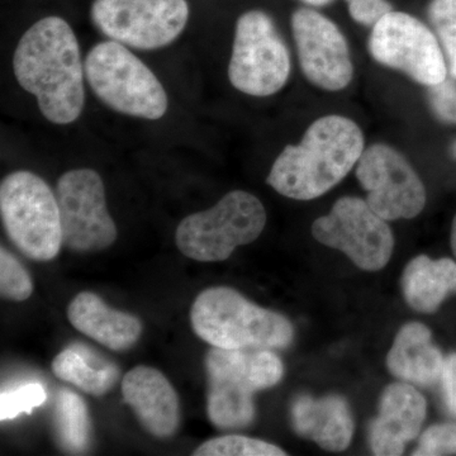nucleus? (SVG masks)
<instances>
[{"label": "nucleus", "instance_id": "obj_4", "mask_svg": "<svg viewBox=\"0 0 456 456\" xmlns=\"http://www.w3.org/2000/svg\"><path fill=\"white\" fill-rule=\"evenodd\" d=\"M198 338L220 349H285L292 344L290 321L228 287L203 290L191 308Z\"/></svg>", "mask_w": 456, "mask_h": 456}, {"label": "nucleus", "instance_id": "obj_10", "mask_svg": "<svg viewBox=\"0 0 456 456\" xmlns=\"http://www.w3.org/2000/svg\"><path fill=\"white\" fill-rule=\"evenodd\" d=\"M92 20L112 41L155 50L167 46L184 31L189 4L187 0H94Z\"/></svg>", "mask_w": 456, "mask_h": 456}, {"label": "nucleus", "instance_id": "obj_15", "mask_svg": "<svg viewBox=\"0 0 456 456\" xmlns=\"http://www.w3.org/2000/svg\"><path fill=\"white\" fill-rule=\"evenodd\" d=\"M428 412L424 395L410 383H393L384 389L379 415L369 428V443L375 455L403 454L406 444L419 436Z\"/></svg>", "mask_w": 456, "mask_h": 456}, {"label": "nucleus", "instance_id": "obj_21", "mask_svg": "<svg viewBox=\"0 0 456 456\" xmlns=\"http://www.w3.org/2000/svg\"><path fill=\"white\" fill-rule=\"evenodd\" d=\"M53 371L64 382L93 397L107 395L121 378V370L113 362L99 360L89 347L74 344L53 359Z\"/></svg>", "mask_w": 456, "mask_h": 456}, {"label": "nucleus", "instance_id": "obj_29", "mask_svg": "<svg viewBox=\"0 0 456 456\" xmlns=\"http://www.w3.org/2000/svg\"><path fill=\"white\" fill-rule=\"evenodd\" d=\"M349 13L360 25L373 27L378 20L393 11L388 0H345Z\"/></svg>", "mask_w": 456, "mask_h": 456}, {"label": "nucleus", "instance_id": "obj_31", "mask_svg": "<svg viewBox=\"0 0 456 456\" xmlns=\"http://www.w3.org/2000/svg\"><path fill=\"white\" fill-rule=\"evenodd\" d=\"M305 4L312 5V7H325V5L331 4L335 0H302Z\"/></svg>", "mask_w": 456, "mask_h": 456}, {"label": "nucleus", "instance_id": "obj_30", "mask_svg": "<svg viewBox=\"0 0 456 456\" xmlns=\"http://www.w3.org/2000/svg\"><path fill=\"white\" fill-rule=\"evenodd\" d=\"M441 384H443L445 406L448 408L450 415L456 419V353L445 359Z\"/></svg>", "mask_w": 456, "mask_h": 456}, {"label": "nucleus", "instance_id": "obj_22", "mask_svg": "<svg viewBox=\"0 0 456 456\" xmlns=\"http://www.w3.org/2000/svg\"><path fill=\"white\" fill-rule=\"evenodd\" d=\"M57 439L66 452L82 454L88 449L92 422L86 402L70 389H61L55 407Z\"/></svg>", "mask_w": 456, "mask_h": 456}, {"label": "nucleus", "instance_id": "obj_25", "mask_svg": "<svg viewBox=\"0 0 456 456\" xmlns=\"http://www.w3.org/2000/svg\"><path fill=\"white\" fill-rule=\"evenodd\" d=\"M33 292L32 279L7 248L0 250V294L9 301L22 302Z\"/></svg>", "mask_w": 456, "mask_h": 456}, {"label": "nucleus", "instance_id": "obj_33", "mask_svg": "<svg viewBox=\"0 0 456 456\" xmlns=\"http://www.w3.org/2000/svg\"><path fill=\"white\" fill-rule=\"evenodd\" d=\"M450 152H452V158H454L456 160V141H454V142H452V145L450 146Z\"/></svg>", "mask_w": 456, "mask_h": 456}, {"label": "nucleus", "instance_id": "obj_1", "mask_svg": "<svg viewBox=\"0 0 456 456\" xmlns=\"http://www.w3.org/2000/svg\"><path fill=\"white\" fill-rule=\"evenodd\" d=\"M14 75L37 98L42 114L56 125L77 121L83 112L84 73L77 36L62 18L38 20L18 42Z\"/></svg>", "mask_w": 456, "mask_h": 456}, {"label": "nucleus", "instance_id": "obj_3", "mask_svg": "<svg viewBox=\"0 0 456 456\" xmlns=\"http://www.w3.org/2000/svg\"><path fill=\"white\" fill-rule=\"evenodd\" d=\"M207 415L216 428L240 430L256 416L254 395L281 382L283 362L270 349L213 347L206 356Z\"/></svg>", "mask_w": 456, "mask_h": 456}, {"label": "nucleus", "instance_id": "obj_11", "mask_svg": "<svg viewBox=\"0 0 456 456\" xmlns=\"http://www.w3.org/2000/svg\"><path fill=\"white\" fill-rule=\"evenodd\" d=\"M312 235L321 244L340 250L365 272L382 270L391 260L395 237L387 221L367 200L340 198L331 212L312 224Z\"/></svg>", "mask_w": 456, "mask_h": 456}, {"label": "nucleus", "instance_id": "obj_26", "mask_svg": "<svg viewBox=\"0 0 456 456\" xmlns=\"http://www.w3.org/2000/svg\"><path fill=\"white\" fill-rule=\"evenodd\" d=\"M47 393L40 383H28L0 395V421L16 419L20 413H31L45 403Z\"/></svg>", "mask_w": 456, "mask_h": 456}, {"label": "nucleus", "instance_id": "obj_23", "mask_svg": "<svg viewBox=\"0 0 456 456\" xmlns=\"http://www.w3.org/2000/svg\"><path fill=\"white\" fill-rule=\"evenodd\" d=\"M428 17L445 56L449 75L456 77V0H431Z\"/></svg>", "mask_w": 456, "mask_h": 456}, {"label": "nucleus", "instance_id": "obj_19", "mask_svg": "<svg viewBox=\"0 0 456 456\" xmlns=\"http://www.w3.org/2000/svg\"><path fill=\"white\" fill-rule=\"evenodd\" d=\"M389 371L402 382L431 387L440 382L445 359L428 326L410 322L399 330L387 356Z\"/></svg>", "mask_w": 456, "mask_h": 456}, {"label": "nucleus", "instance_id": "obj_9", "mask_svg": "<svg viewBox=\"0 0 456 456\" xmlns=\"http://www.w3.org/2000/svg\"><path fill=\"white\" fill-rule=\"evenodd\" d=\"M371 28L369 53L380 65L402 71L428 88L449 77L436 35L416 17L392 11Z\"/></svg>", "mask_w": 456, "mask_h": 456}, {"label": "nucleus", "instance_id": "obj_18", "mask_svg": "<svg viewBox=\"0 0 456 456\" xmlns=\"http://www.w3.org/2000/svg\"><path fill=\"white\" fill-rule=\"evenodd\" d=\"M71 325L112 351L131 349L142 334L140 318L113 310L97 294L82 292L68 307Z\"/></svg>", "mask_w": 456, "mask_h": 456}, {"label": "nucleus", "instance_id": "obj_5", "mask_svg": "<svg viewBox=\"0 0 456 456\" xmlns=\"http://www.w3.org/2000/svg\"><path fill=\"white\" fill-rule=\"evenodd\" d=\"M86 79L106 106L143 119H160L167 110V93L155 74L125 45L107 41L86 56Z\"/></svg>", "mask_w": 456, "mask_h": 456}, {"label": "nucleus", "instance_id": "obj_8", "mask_svg": "<svg viewBox=\"0 0 456 456\" xmlns=\"http://www.w3.org/2000/svg\"><path fill=\"white\" fill-rule=\"evenodd\" d=\"M290 57L274 20L263 11L246 12L236 23L228 77L253 97H269L289 79Z\"/></svg>", "mask_w": 456, "mask_h": 456}, {"label": "nucleus", "instance_id": "obj_28", "mask_svg": "<svg viewBox=\"0 0 456 456\" xmlns=\"http://www.w3.org/2000/svg\"><path fill=\"white\" fill-rule=\"evenodd\" d=\"M428 102L440 122L456 125V77L449 75L444 82L428 86Z\"/></svg>", "mask_w": 456, "mask_h": 456}, {"label": "nucleus", "instance_id": "obj_16", "mask_svg": "<svg viewBox=\"0 0 456 456\" xmlns=\"http://www.w3.org/2000/svg\"><path fill=\"white\" fill-rule=\"evenodd\" d=\"M122 395L140 424L152 436L167 439L178 430V395L158 369L145 365L131 369L123 377Z\"/></svg>", "mask_w": 456, "mask_h": 456}, {"label": "nucleus", "instance_id": "obj_17", "mask_svg": "<svg viewBox=\"0 0 456 456\" xmlns=\"http://www.w3.org/2000/svg\"><path fill=\"white\" fill-rule=\"evenodd\" d=\"M290 416L294 431L299 436L314 441L329 452H344L349 448L354 419L349 403L341 395L322 398L298 395L293 401Z\"/></svg>", "mask_w": 456, "mask_h": 456}, {"label": "nucleus", "instance_id": "obj_7", "mask_svg": "<svg viewBox=\"0 0 456 456\" xmlns=\"http://www.w3.org/2000/svg\"><path fill=\"white\" fill-rule=\"evenodd\" d=\"M0 213L11 241L35 261L55 259L62 246L61 220L53 191L31 171H16L0 185Z\"/></svg>", "mask_w": 456, "mask_h": 456}, {"label": "nucleus", "instance_id": "obj_2", "mask_svg": "<svg viewBox=\"0 0 456 456\" xmlns=\"http://www.w3.org/2000/svg\"><path fill=\"white\" fill-rule=\"evenodd\" d=\"M362 152L364 136L355 122L336 114L321 117L301 143L285 147L278 156L268 184L290 200H316L350 173Z\"/></svg>", "mask_w": 456, "mask_h": 456}, {"label": "nucleus", "instance_id": "obj_20", "mask_svg": "<svg viewBox=\"0 0 456 456\" xmlns=\"http://www.w3.org/2000/svg\"><path fill=\"white\" fill-rule=\"evenodd\" d=\"M402 292L412 310L434 314L456 293V263L448 257L432 260L419 255L407 264L402 275Z\"/></svg>", "mask_w": 456, "mask_h": 456}, {"label": "nucleus", "instance_id": "obj_13", "mask_svg": "<svg viewBox=\"0 0 456 456\" xmlns=\"http://www.w3.org/2000/svg\"><path fill=\"white\" fill-rule=\"evenodd\" d=\"M356 178L367 202L386 221L411 220L424 211L426 189L406 158L391 146L377 143L364 150Z\"/></svg>", "mask_w": 456, "mask_h": 456}, {"label": "nucleus", "instance_id": "obj_14", "mask_svg": "<svg viewBox=\"0 0 456 456\" xmlns=\"http://www.w3.org/2000/svg\"><path fill=\"white\" fill-rule=\"evenodd\" d=\"M292 29L303 74L318 88L338 92L353 79L349 45L335 22L311 8L292 16Z\"/></svg>", "mask_w": 456, "mask_h": 456}, {"label": "nucleus", "instance_id": "obj_24", "mask_svg": "<svg viewBox=\"0 0 456 456\" xmlns=\"http://www.w3.org/2000/svg\"><path fill=\"white\" fill-rule=\"evenodd\" d=\"M194 456H284L287 452L266 441L226 435L206 441L193 452Z\"/></svg>", "mask_w": 456, "mask_h": 456}, {"label": "nucleus", "instance_id": "obj_27", "mask_svg": "<svg viewBox=\"0 0 456 456\" xmlns=\"http://www.w3.org/2000/svg\"><path fill=\"white\" fill-rule=\"evenodd\" d=\"M456 454V424L431 426L419 437L413 455L437 456Z\"/></svg>", "mask_w": 456, "mask_h": 456}, {"label": "nucleus", "instance_id": "obj_6", "mask_svg": "<svg viewBox=\"0 0 456 456\" xmlns=\"http://www.w3.org/2000/svg\"><path fill=\"white\" fill-rule=\"evenodd\" d=\"M265 224L263 203L248 191H233L212 208L180 222L175 242L189 259L217 263L227 260L239 246L254 242Z\"/></svg>", "mask_w": 456, "mask_h": 456}, {"label": "nucleus", "instance_id": "obj_32", "mask_svg": "<svg viewBox=\"0 0 456 456\" xmlns=\"http://www.w3.org/2000/svg\"><path fill=\"white\" fill-rule=\"evenodd\" d=\"M452 253H454L456 256V215L454 217V221H452Z\"/></svg>", "mask_w": 456, "mask_h": 456}, {"label": "nucleus", "instance_id": "obj_12", "mask_svg": "<svg viewBox=\"0 0 456 456\" xmlns=\"http://www.w3.org/2000/svg\"><path fill=\"white\" fill-rule=\"evenodd\" d=\"M62 246L77 254L97 253L113 245L116 224L107 209L103 180L97 171H68L56 188Z\"/></svg>", "mask_w": 456, "mask_h": 456}]
</instances>
